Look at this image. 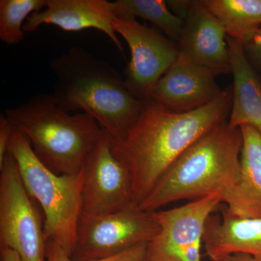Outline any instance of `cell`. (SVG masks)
<instances>
[{
  "label": "cell",
  "instance_id": "obj_1",
  "mask_svg": "<svg viewBox=\"0 0 261 261\" xmlns=\"http://www.w3.org/2000/svg\"><path fill=\"white\" fill-rule=\"evenodd\" d=\"M232 99L229 86L208 105L190 112H173L153 99L144 101L126 137L112 144L113 154L129 175L134 205L138 207L192 144L226 121Z\"/></svg>",
  "mask_w": 261,
  "mask_h": 261
},
{
  "label": "cell",
  "instance_id": "obj_2",
  "mask_svg": "<svg viewBox=\"0 0 261 261\" xmlns=\"http://www.w3.org/2000/svg\"><path fill=\"white\" fill-rule=\"evenodd\" d=\"M243 135L225 121L192 144L170 166L138 205L152 213L181 200H197L220 192L228 213L237 205Z\"/></svg>",
  "mask_w": 261,
  "mask_h": 261
},
{
  "label": "cell",
  "instance_id": "obj_3",
  "mask_svg": "<svg viewBox=\"0 0 261 261\" xmlns=\"http://www.w3.org/2000/svg\"><path fill=\"white\" fill-rule=\"evenodd\" d=\"M53 96L65 112L82 110L119 142L143 107L130 94L121 73L83 48L72 47L50 62Z\"/></svg>",
  "mask_w": 261,
  "mask_h": 261
},
{
  "label": "cell",
  "instance_id": "obj_4",
  "mask_svg": "<svg viewBox=\"0 0 261 261\" xmlns=\"http://www.w3.org/2000/svg\"><path fill=\"white\" fill-rule=\"evenodd\" d=\"M5 114L41 162L58 175L80 173L102 132L90 115L61 110L53 94H37Z\"/></svg>",
  "mask_w": 261,
  "mask_h": 261
},
{
  "label": "cell",
  "instance_id": "obj_5",
  "mask_svg": "<svg viewBox=\"0 0 261 261\" xmlns=\"http://www.w3.org/2000/svg\"><path fill=\"white\" fill-rule=\"evenodd\" d=\"M8 151L18 164L27 188L44 214L46 240H56L71 254L81 216L82 169L75 175H58L34 153L27 137L15 129Z\"/></svg>",
  "mask_w": 261,
  "mask_h": 261
},
{
  "label": "cell",
  "instance_id": "obj_6",
  "mask_svg": "<svg viewBox=\"0 0 261 261\" xmlns=\"http://www.w3.org/2000/svg\"><path fill=\"white\" fill-rule=\"evenodd\" d=\"M37 204L8 151L0 167V248L14 250L22 261H47L44 214Z\"/></svg>",
  "mask_w": 261,
  "mask_h": 261
},
{
  "label": "cell",
  "instance_id": "obj_7",
  "mask_svg": "<svg viewBox=\"0 0 261 261\" xmlns=\"http://www.w3.org/2000/svg\"><path fill=\"white\" fill-rule=\"evenodd\" d=\"M159 231L152 213L135 205L97 217H80L70 257L77 261L104 260L147 245Z\"/></svg>",
  "mask_w": 261,
  "mask_h": 261
},
{
  "label": "cell",
  "instance_id": "obj_8",
  "mask_svg": "<svg viewBox=\"0 0 261 261\" xmlns=\"http://www.w3.org/2000/svg\"><path fill=\"white\" fill-rule=\"evenodd\" d=\"M112 24L115 32L126 40L132 55L124 71L127 89L136 99L147 100L155 84L177 58V44L116 9Z\"/></svg>",
  "mask_w": 261,
  "mask_h": 261
},
{
  "label": "cell",
  "instance_id": "obj_9",
  "mask_svg": "<svg viewBox=\"0 0 261 261\" xmlns=\"http://www.w3.org/2000/svg\"><path fill=\"white\" fill-rule=\"evenodd\" d=\"M222 202L220 192L185 205L152 212L159 234L147 244L145 261H201L207 220Z\"/></svg>",
  "mask_w": 261,
  "mask_h": 261
},
{
  "label": "cell",
  "instance_id": "obj_10",
  "mask_svg": "<svg viewBox=\"0 0 261 261\" xmlns=\"http://www.w3.org/2000/svg\"><path fill=\"white\" fill-rule=\"evenodd\" d=\"M112 144V137L102 128L82 168L80 217H97L135 205L129 175L113 154Z\"/></svg>",
  "mask_w": 261,
  "mask_h": 261
},
{
  "label": "cell",
  "instance_id": "obj_11",
  "mask_svg": "<svg viewBox=\"0 0 261 261\" xmlns=\"http://www.w3.org/2000/svg\"><path fill=\"white\" fill-rule=\"evenodd\" d=\"M169 5L183 20L178 53L216 75L231 73L226 30L202 0L171 1Z\"/></svg>",
  "mask_w": 261,
  "mask_h": 261
},
{
  "label": "cell",
  "instance_id": "obj_12",
  "mask_svg": "<svg viewBox=\"0 0 261 261\" xmlns=\"http://www.w3.org/2000/svg\"><path fill=\"white\" fill-rule=\"evenodd\" d=\"M216 75L178 53L167 71L155 84L149 99L169 111L187 113L207 106L222 93Z\"/></svg>",
  "mask_w": 261,
  "mask_h": 261
},
{
  "label": "cell",
  "instance_id": "obj_13",
  "mask_svg": "<svg viewBox=\"0 0 261 261\" xmlns=\"http://www.w3.org/2000/svg\"><path fill=\"white\" fill-rule=\"evenodd\" d=\"M114 3L107 0H47L45 8L32 13L23 25V32H36L51 24L65 32L94 29L106 34L123 53V48L113 27Z\"/></svg>",
  "mask_w": 261,
  "mask_h": 261
},
{
  "label": "cell",
  "instance_id": "obj_14",
  "mask_svg": "<svg viewBox=\"0 0 261 261\" xmlns=\"http://www.w3.org/2000/svg\"><path fill=\"white\" fill-rule=\"evenodd\" d=\"M211 216L204 231L205 253L213 261L235 253L248 254L261 261V219H240L228 214Z\"/></svg>",
  "mask_w": 261,
  "mask_h": 261
},
{
  "label": "cell",
  "instance_id": "obj_15",
  "mask_svg": "<svg viewBox=\"0 0 261 261\" xmlns=\"http://www.w3.org/2000/svg\"><path fill=\"white\" fill-rule=\"evenodd\" d=\"M226 42L233 74V99L228 125L238 128L248 125L261 133V84L247 59L243 43L229 37Z\"/></svg>",
  "mask_w": 261,
  "mask_h": 261
},
{
  "label": "cell",
  "instance_id": "obj_16",
  "mask_svg": "<svg viewBox=\"0 0 261 261\" xmlns=\"http://www.w3.org/2000/svg\"><path fill=\"white\" fill-rule=\"evenodd\" d=\"M243 148L240 157V181L233 212L240 219H261V133L248 125L240 127Z\"/></svg>",
  "mask_w": 261,
  "mask_h": 261
},
{
  "label": "cell",
  "instance_id": "obj_17",
  "mask_svg": "<svg viewBox=\"0 0 261 261\" xmlns=\"http://www.w3.org/2000/svg\"><path fill=\"white\" fill-rule=\"evenodd\" d=\"M224 25L228 37L243 44L261 28V0H202Z\"/></svg>",
  "mask_w": 261,
  "mask_h": 261
},
{
  "label": "cell",
  "instance_id": "obj_18",
  "mask_svg": "<svg viewBox=\"0 0 261 261\" xmlns=\"http://www.w3.org/2000/svg\"><path fill=\"white\" fill-rule=\"evenodd\" d=\"M118 11L134 18L148 20L161 29L168 39L177 42L181 34L183 20L173 14L164 0H117Z\"/></svg>",
  "mask_w": 261,
  "mask_h": 261
},
{
  "label": "cell",
  "instance_id": "obj_19",
  "mask_svg": "<svg viewBox=\"0 0 261 261\" xmlns=\"http://www.w3.org/2000/svg\"><path fill=\"white\" fill-rule=\"evenodd\" d=\"M47 0H1L0 39L8 45H15L25 37L23 25L32 13L46 6Z\"/></svg>",
  "mask_w": 261,
  "mask_h": 261
},
{
  "label": "cell",
  "instance_id": "obj_20",
  "mask_svg": "<svg viewBox=\"0 0 261 261\" xmlns=\"http://www.w3.org/2000/svg\"><path fill=\"white\" fill-rule=\"evenodd\" d=\"M147 245H140L118 254L116 256L94 261H145ZM46 257L47 261H77L72 259L69 254L58 242L51 240L47 241Z\"/></svg>",
  "mask_w": 261,
  "mask_h": 261
},
{
  "label": "cell",
  "instance_id": "obj_21",
  "mask_svg": "<svg viewBox=\"0 0 261 261\" xmlns=\"http://www.w3.org/2000/svg\"><path fill=\"white\" fill-rule=\"evenodd\" d=\"M245 55L252 66L261 70V28L243 44Z\"/></svg>",
  "mask_w": 261,
  "mask_h": 261
},
{
  "label": "cell",
  "instance_id": "obj_22",
  "mask_svg": "<svg viewBox=\"0 0 261 261\" xmlns=\"http://www.w3.org/2000/svg\"><path fill=\"white\" fill-rule=\"evenodd\" d=\"M15 128L5 114L0 115V167L8 152L10 140Z\"/></svg>",
  "mask_w": 261,
  "mask_h": 261
},
{
  "label": "cell",
  "instance_id": "obj_23",
  "mask_svg": "<svg viewBox=\"0 0 261 261\" xmlns=\"http://www.w3.org/2000/svg\"><path fill=\"white\" fill-rule=\"evenodd\" d=\"M1 261H22L18 254L14 250L7 247L0 248Z\"/></svg>",
  "mask_w": 261,
  "mask_h": 261
},
{
  "label": "cell",
  "instance_id": "obj_24",
  "mask_svg": "<svg viewBox=\"0 0 261 261\" xmlns=\"http://www.w3.org/2000/svg\"><path fill=\"white\" fill-rule=\"evenodd\" d=\"M219 261H258L255 257L245 253H235L223 257Z\"/></svg>",
  "mask_w": 261,
  "mask_h": 261
}]
</instances>
